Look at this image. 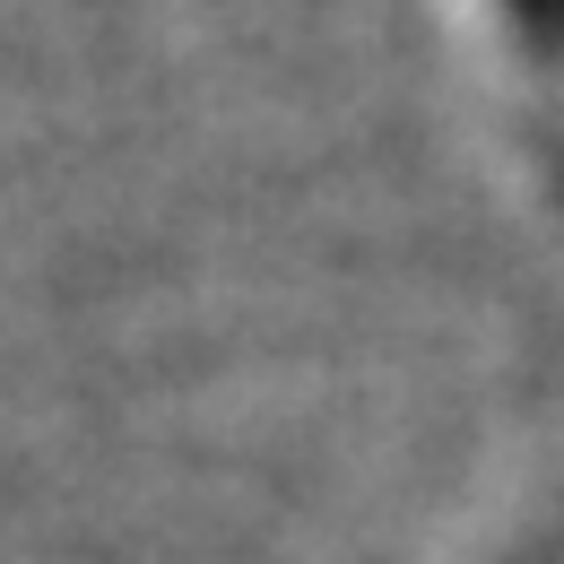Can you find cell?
Wrapping results in <instances>:
<instances>
[{
    "label": "cell",
    "mask_w": 564,
    "mask_h": 564,
    "mask_svg": "<svg viewBox=\"0 0 564 564\" xmlns=\"http://www.w3.org/2000/svg\"><path fill=\"white\" fill-rule=\"evenodd\" d=\"M487 18H512L521 78L547 105V131L564 140V0H487Z\"/></svg>",
    "instance_id": "cell-1"
}]
</instances>
